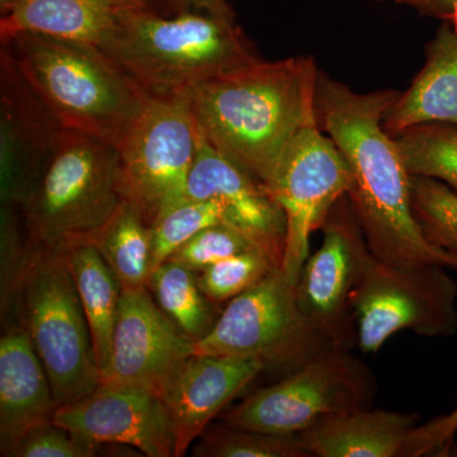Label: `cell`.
<instances>
[{"mask_svg": "<svg viewBox=\"0 0 457 457\" xmlns=\"http://www.w3.org/2000/svg\"><path fill=\"white\" fill-rule=\"evenodd\" d=\"M194 449L196 457H311L299 435H272L225 425L206 428Z\"/></svg>", "mask_w": 457, "mask_h": 457, "instance_id": "26", "label": "cell"}, {"mask_svg": "<svg viewBox=\"0 0 457 457\" xmlns=\"http://www.w3.org/2000/svg\"><path fill=\"white\" fill-rule=\"evenodd\" d=\"M111 0H11L0 18V41L18 33H40L104 50L119 26Z\"/></svg>", "mask_w": 457, "mask_h": 457, "instance_id": "21", "label": "cell"}, {"mask_svg": "<svg viewBox=\"0 0 457 457\" xmlns=\"http://www.w3.org/2000/svg\"><path fill=\"white\" fill-rule=\"evenodd\" d=\"M111 2L120 9H155L153 0H111Z\"/></svg>", "mask_w": 457, "mask_h": 457, "instance_id": "35", "label": "cell"}, {"mask_svg": "<svg viewBox=\"0 0 457 457\" xmlns=\"http://www.w3.org/2000/svg\"><path fill=\"white\" fill-rule=\"evenodd\" d=\"M418 420L416 413L366 408L321 418L299 437L312 456L399 457Z\"/></svg>", "mask_w": 457, "mask_h": 457, "instance_id": "20", "label": "cell"}, {"mask_svg": "<svg viewBox=\"0 0 457 457\" xmlns=\"http://www.w3.org/2000/svg\"><path fill=\"white\" fill-rule=\"evenodd\" d=\"M323 245L309 254L296 284L305 317L339 348L357 342L352 320V295L359 286L371 252L347 196L342 197L323 225Z\"/></svg>", "mask_w": 457, "mask_h": 457, "instance_id": "12", "label": "cell"}, {"mask_svg": "<svg viewBox=\"0 0 457 457\" xmlns=\"http://www.w3.org/2000/svg\"><path fill=\"white\" fill-rule=\"evenodd\" d=\"M9 3H11V0H0V13H2L3 11H5V8L8 7Z\"/></svg>", "mask_w": 457, "mask_h": 457, "instance_id": "37", "label": "cell"}, {"mask_svg": "<svg viewBox=\"0 0 457 457\" xmlns=\"http://www.w3.org/2000/svg\"><path fill=\"white\" fill-rule=\"evenodd\" d=\"M409 173L437 179L457 194V126L426 123L395 135Z\"/></svg>", "mask_w": 457, "mask_h": 457, "instance_id": "25", "label": "cell"}, {"mask_svg": "<svg viewBox=\"0 0 457 457\" xmlns=\"http://www.w3.org/2000/svg\"><path fill=\"white\" fill-rule=\"evenodd\" d=\"M201 134L187 92L147 96L140 112L117 141L123 201L153 222L185 200Z\"/></svg>", "mask_w": 457, "mask_h": 457, "instance_id": "8", "label": "cell"}, {"mask_svg": "<svg viewBox=\"0 0 457 457\" xmlns=\"http://www.w3.org/2000/svg\"><path fill=\"white\" fill-rule=\"evenodd\" d=\"M153 3H154V8L156 3H162V4L170 8L176 14L186 12L185 0H153Z\"/></svg>", "mask_w": 457, "mask_h": 457, "instance_id": "36", "label": "cell"}, {"mask_svg": "<svg viewBox=\"0 0 457 457\" xmlns=\"http://www.w3.org/2000/svg\"><path fill=\"white\" fill-rule=\"evenodd\" d=\"M84 245L97 249L122 291L147 287L153 273L152 228L132 204L122 201Z\"/></svg>", "mask_w": 457, "mask_h": 457, "instance_id": "23", "label": "cell"}, {"mask_svg": "<svg viewBox=\"0 0 457 457\" xmlns=\"http://www.w3.org/2000/svg\"><path fill=\"white\" fill-rule=\"evenodd\" d=\"M122 201L116 147L64 129L16 207L26 248L65 252L84 245Z\"/></svg>", "mask_w": 457, "mask_h": 457, "instance_id": "4", "label": "cell"}, {"mask_svg": "<svg viewBox=\"0 0 457 457\" xmlns=\"http://www.w3.org/2000/svg\"><path fill=\"white\" fill-rule=\"evenodd\" d=\"M400 92L359 93L319 71L317 121L347 161V198L370 252L399 269L436 263L457 269V252L432 245L414 219L411 173L384 117Z\"/></svg>", "mask_w": 457, "mask_h": 457, "instance_id": "1", "label": "cell"}, {"mask_svg": "<svg viewBox=\"0 0 457 457\" xmlns=\"http://www.w3.org/2000/svg\"><path fill=\"white\" fill-rule=\"evenodd\" d=\"M352 176L335 141L308 126L282 155L269 191L285 213L286 243L282 272L296 286L308 260L311 237L323 228L328 215L347 196Z\"/></svg>", "mask_w": 457, "mask_h": 457, "instance_id": "11", "label": "cell"}, {"mask_svg": "<svg viewBox=\"0 0 457 457\" xmlns=\"http://www.w3.org/2000/svg\"><path fill=\"white\" fill-rule=\"evenodd\" d=\"M228 224L227 212L216 200L185 198L152 224L153 270L204 228Z\"/></svg>", "mask_w": 457, "mask_h": 457, "instance_id": "27", "label": "cell"}, {"mask_svg": "<svg viewBox=\"0 0 457 457\" xmlns=\"http://www.w3.org/2000/svg\"><path fill=\"white\" fill-rule=\"evenodd\" d=\"M416 9L423 16L435 17L457 29V0H395Z\"/></svg>", "mask_w": 457, "mask_h": 457, "instance_id": "33", "label": "cell"}, {"mask_svg": "<svg viewBox=\"0 0 457 457\" xmlns=\"http://www.w3.org/2000/svg\"><path fill=\"white\" fill-rule=\"evenodd\" d=\"M264 371L255 357L191 354L165 380L158 396L174 440V457L186 455L213 418Z\"/></svg>", "mask_w": 457, "mask_h": 457, "instance_id": "15", "label": "cell"}, {"mask_svg": "<svg viewBox=\"0 0 457 457\" xmlns=\"http://www.w3.org/2000/svg\"><path fill=\"white\" fill-rule=\"evenodd\" d=\"M251 249H262L267 252L245 231L233 225L218 224L201 230L187 243L179 246L168 260L176 262L194 272H200L225 258L233 257Z\"/></svg>", "mask_w": 457, "mask_h": 457, "instance_id": "30", "label": "cell"}, {"mask_svg": "<svg viewBox=\"0 0 457 457\" xmlns=\"http://www.w3.org/2000/svg\"><path fill=\"white\" fill-rule=\"evenodd\" d=\"M186 198L219 201L227 212L228 224L254 237L282 269L286 219L278 201L258 180L210 145L203 135Z\"/></svg>", "mask_w": 457, "mask_h": 457, "instance_id": "17", "label": "cell"}, {"mask_svg": "<svg viewBox=\"0 0 457 457\" xmlns=\"http://www.w3.org/2000/svg\"><path fill=\"white\" fill-rule=\"evenodd\" d=\"M186 11L210 14L228 23H237L227 0H185Z\"/></svg>", "mask_w": 457, "mask_h": 457, "instance_id": "34", "label": "cell"}, {"mask_svg": "<svg viewBox=\"0 0 457 457\" xmlns=\"http://www.w3.org/2000/svg\"><path fill=\"white\" fill-rule=\"evenodd\" d=\"M108 54L149 96L177 95L261 57L237 23L198 12L121 9Z\"/></svg>", "mask_w": 457, "mask_h": 457, "instance_id": "5", "label": "cell"}, {"mask_svg": "<svg viewBox=\"0 0 457 457\" xmlns=\"http://www.w3.org/2000/svg\"><path fill=\"white\" fill-rule=\"evenodd\" d=\"M156 305L189 342L203 341L220 314L201 291L196 272L170 260L156 267L147 284Z\"/></svg>", "mask_w": 457, "mask_h": 457, "instance_id": "24", "label": "cell"}, {"mask_svg": "<svg viewBox=\"0 0 457 457\" xmlns=\"http://www.w3.org/2000/svg\"><path fill=\"white\" fill-rule=\"evenodd\" d=\"M56 402L49 375L29 333L18 324L0 339V453L25 433L54 422Z\"/></svg>", "mask_w": 457, "mask_h": 457, "instance_id": "18", "label": "cell"}, {"mask_svg": "<svg viewBox=\"0 0 457 457\" xmlns=\"http://www.w3.org/2000/svg\"><path fill=\"white\" fill-rule=\"evenodd\" d=\"M64 130L11 57L0 49L2 207L16 209L33 174Z\"/></svg>", "mask_w": 457, "mask_h": 457, "instance_id": "16", "label": "cell"}, {"mask_svg": "<svg viewBox=\"0 0 457 457\" xmlns=\"http://www.w3.org/2000/svg\"><path fill=\"white\" fill-rule=\"evenodd\" d=\"M457 432V405L451 413L418 425L408 436L399 457H417L445 449Z\"/></svg>", "mask_w": 457, "mask_h": 457, "instance_id": "32", "label": "cell"}, {"mask_svg": "<svg viewBox=\"0 0 457 457\" xmlns=\"http://www.w3.org/2000/svg\"><path fill=\"white\" fill-rule=\"evenodd\" d=\"M194 345L156 305L149 288L123 290L101 384L158 394L177 366L194 354Z\"/></svg>", "mask_w": 457, "mask_h": 457, "instance_id": "13", "label": "cell"}, {"mask_svg": "<svg viewBox=\"0 0 457 457\" xmlns=\"http://www.w3.org/2000/svg\"><path fill=\"white\" fill-rule=\"evenodd\" d=\"M319 71L312 56L258 57L209 78L187 90L198 130L269 189L291 141L318 125Z\"/></svg>", "mask_w": 457, "mask_h": 457, "instance_id": "2", "label": "cell"}, {"mask_svg": "<svg viewBox=\"0 0 457 457\" xmlns=\"http://www.w3.org/2000/svg\"><path fill=\"white\" fill-rule=\"evenodd\" d=\"M339 348L300 309L296 286L276 270L228 302L195 354L255 357L281 378ZM345 350V348H343Z\"/></svg>", "mask_w": 457, "mask_h": 457, "instance_id": "7", "label": "cell"}, {"mask_svg": "<svg viewBox=\"0 0 457 457\" xmlns=\"http://www.w3.org/2000/svg\"><path fill=\"white\" fill-rule=\"evenodd\" d=\"M457 284L436 263L399 269L370 255L352 295L357 345L376 353L390 337L411 330L425 337L457 332Z\"/></svg>", "mask_w": 457, "mask_h": 457, "instance_id": "10", "label": "cell"}, {"mask_svg": "<svg viewBox=\"0 0 457 457\" xmlns=\"http://www.w3.org/2000/svg\"><path fill=\"white\" fill-rule=\"evenodd\" d=\"M64 254L88 321L102 378L110 363L122 286L95 246L74 245L66 249Z\"/></svg>", "mask_w": 457, "mask_h": 457, "instance_id": "22", "label": "cell"}, {"mask_svg": "<svg viewBox=\"0 0 457 457\" xmlns=\"http://www.w3.org/2000/svg\"><path fill=\"white\" fill-rule=\"evenodd\" d=\"M457 126V29L442 23L426 47V62L416 79L394 102L384 117V129L395 137L426 125Z\"/></svg>", "mask_w": 457, "mask_h": 457, "instance_id": "19", "label": "cell"}, {"mask_svg": "<svg viewBox=\"0 0 457 457\" xmlns=\"http://www.w3.org/2000/svg\"><path fill=\"white\" fill-rule=\"evenodd\" d=\"M371 370L350 350L337 348L227 411L222 423L272 435H299L333 414L371 408Z\"/></svg>", "mask_w": 457, "mask_h": 457, "instance_id": "9", "label": "cell"}, {"mask_svg": "<svg viewBox=\"0 0 457 457\" xmlns=\"http://www.w3.org/2000/svg\"><path fill=\"white\" fill-rule=\"evenodd\" d=\"M411 212L432 245L457 252V194L440 180L411 174Z\"/></svg>", "mask_w": 457, "mask_h": 457, "instance_id": "28", "label": "cell"}, {"mask_svg": "<svg viewBox=\"0 0 457 457\" xmlns=\"http://www.w3.org/2000/svg\"><path fill=\"white\" fill-rule=\"evenodd\" d=\"M99 447V445L51 422L25 433L3 456L93 457L97 455Z\"/></svg>", "mask_w": 457, "mask_h": 457, "instance_id": "31", "label": "cell"}, {"mask_svg": "<svg viewBox=\"0 0 457 457\" xmlns=\"http://www.w3.org/2000/svg\"><path fill=\"white\" fill-rule=\"evenodd\" d=\"M54 422L104 446H129L144 456L174 457V440L158 394L99 384L93 392L57 408Z\"/></svg>", "mask_w": 457, "mask_h": 457, "instance_id": "14", "label": "cell"}, {"mask_svg": "<svg viewBox=\"0 0 457 457\" xmlns=\"http://www.w3.org/2000/svg\"><path fill=\"white\" fill-rule=\"evenodd\" d=\"M0 49L62 128L113 146L149 96L95 45L25 32L0 41Z\"/></svg>", "mask_w": 457, "mask_h": 457, "instance_id": "3", "label": "cell"}, {"mask_svg": "<svg viewBox=\"0 0 457 457\" xmlns=\"http://www.w3.org/2000/svg\"><path fill=\"white\" fill-rule=\"evenodd\" d=\"M281 264L262 249H251L225 258L196 272L201 291L212 302H230L269 278Z\"/></svg>", "mask_w": 457, "mask_h": 457, "instance_id": "29", "label": "cell"}, {"mask_svg": "<svg viewBox=\"0 0 457 457\" xmlns=\"http://www.w3.org/2000/svg\"><path fill=\"white\" fill-rule=\"evenodd\" d=\"M12 296L59 405L93 392L101 372L64 252L26 248Z\"/></svg>", "mask_w": 457, "mask_h": 457, "instance_id": "6", "label": "cell"}]
</instances>
